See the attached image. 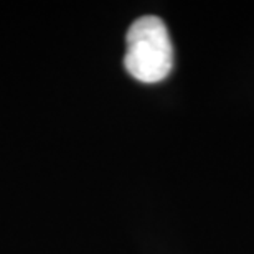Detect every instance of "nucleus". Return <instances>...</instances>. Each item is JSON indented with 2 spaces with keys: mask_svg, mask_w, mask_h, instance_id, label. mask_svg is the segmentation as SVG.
<instances>
[{
  "mask_svg": "<svg viewBox=\"0 0 254 254\" xmlns=\"http://www.w3.org/2000/svg\"><path fill=\"white\" fill-rule=\"evenodd\" d=\"M124 66L145 84L164 81L174 68V47L164 20L154 15L137 18L127 30Z\"/></svg>",
  "mask_w": 254,
  "mask_h": 254,
  "instance_id": "nucleus-1",
  "label": "nucleus"
}]
</instances>
